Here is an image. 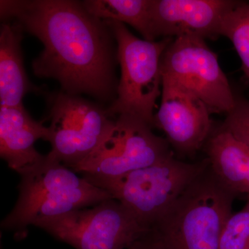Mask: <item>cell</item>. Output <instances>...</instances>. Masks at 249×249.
<instances>
[{"label": "cell", "instance_id": "1", "mask_svg": "<svg viewBox=\"0 0 249 249\" xmlns=\"http://www.w3.org/2000/svg\"><path fill=\"white\" fill-rule=\"evenodd\" d=\"M0 14L3 22L18 23L43 45L32 62L36 76L57 80L70 94L114 101V37L105 21L90 15L82 1L1 0Z\"/></svg>", "mask_w": 249, "mask_h": 249}, {"label": "cell", "instance_id": "2", "mask_svg": "<svg viewBox=\"0 0 249 249\" xmlns=\"http://www.w3.org/2000/svg\"><path fill=\"white\" fill-rule=\"evenodd\" d=\"M20 177L17 202L1 224L19 240L38 221L113 199L106 190L47 155Z\"/></svg>", "mask_w": 249, "mask_h": 249}, {"label": "cell", "instance_id": "3", "mask_svg": "<svg viewBox=\"0 0 249 249\" xmlns=\"http://www.w3.org/2000/svg\"><path fill=\"white\" fill-rule=\"evenodd\" d=\"M237 195L209 165L183 192L153 228L165 249H219Z\"/></svg>", "mask_w": 249, "mask_h": 249}, {"label": "cell", "instance_id": "4", "mask_svg": "<svg viewBox=\"0 0 249 249\" xmlns=\"http://www.w3.org/2000/svg\"><path fill=\"white\" fill-rule=\"evenodd\" d=\"M209 165L207 159L187 163L173 155L117 178L86 174L83 176L107 191L144 227L152 230L170 206Z\"/></svg>", "mask_w": 249, "mask_h": 249}, {"label": "cell", "instance_id": "5", "mask_svg": "<svg viewBox=\"0 0 249 249\" xmlns=\"http://www.w3.org/2000/svg\"><path fill=\"white\" fill-rule=\"evenodd\" d=\"M104 21L115 39L121 71L116 97L107 108V112L114 118L134 116L153 128L157 99L161 96V59L174 38L142 40L123 23Z\"/></svg>", "mask_w": 249, "mask_h": 249}, {"label": "cell", "instance_id": "6", "mask_svg": "<svg viewBox=\"0 0 249 249\" xmlns=\"http://www.w3.org/2000/svg\"><path fill=\"white\" fill-rule=\"evenodd\" d=\"M34 227L76 249H127L150 231L114 199L42 219Z\"/></svg>", "mask_w": 249, "mask_h": 249}, {"label": "cell", "instance_id": "7", "mask_svg": "<svg viewBox=\"0 0 249 249\" xmlns=\"http://www.w3.org/2000/svg\"><path fill=\"white\" fill-rule=\"evenodd\" d=\"M49 119L47 156L71 169L99 146L116 118L101 105L61 91L50 98Z\"/></svg>", "mask_w": 249, "mask_h": 249}, {"label": "cell", "instance_id": "8", "mask_svg": "<svg viewBox=\"0 0 249 249\" xmlns=\"http://www.w3.org/2000/svg\"><path fill=\"white\" fill-rule=\"evenodd\" d=\"M152 129L134 116H117L99 146L71 170L82 175L117 178L175 155L168 141Z\"/></svg>", "mask_w": 249, "mask_h": 249}, {"label": "cell", "instance_id": "9", "mask_svg": "<svg viewBox=\"0 0 249 249\" xmlns=\"http://www.w3.org/2000/svg\"><path fill=\"white\" fill-rule=\"evenodd\" d=\"M162 76L188 90L207 106L211 114H229L236 95L204 39L196 36L174 38L161 59Z\"/></svg>", "mask_w": 249, "mask_h": 249}, {"label": "cell", "instance_id": "10", "mask_svg": "<svg viewBox=\"0 0 249 249\" xmlns=\"http://www.w3.org/2000/svg\"><path fill=\"white\" fill-rule=\"evenodd\" d=\"M162 77L161 100L154 127L164 132L178 156L191 157L205 145L212 134L211 112L193 93Z\"/></svg>", "mask_w": 249, "mask_h": 249}, {"label": "cell", "instance_id": "11", "mask_svg": "<svg viewBox=\"0 0 249 249\" xmlns=\"http://www.w3.org/2000/svg\"><path fill=\"white\" fill-rule=\"evenodd\" d=\"M235 0H152V30L159 37L216 40L224 15Z\"/></svg>", "mask_w": 249, "mask_h": 249}, {"label": "cell", "instance_id": "12", "mask_svg": "<svg viewBox=\"0 0 249 249\" xmlns=\"http://www.w3.org/2000/svg\"><path fill=\"white\" fill-rule=\"evenodd\" d=\"M48 135V127L34 120L23 104L0 106V156L19 175L45 160L35 143L40 139L47 141Z\"/></svg>", "mask_w": 249, "mask_h": 249}, {"label": "cell", "instance_id": "13", "mask_svg": "<svg viewBox=\"0 0 249 249\" xmlns=\"http://www.w3.org/2000/svg\"><path fill=\"white\" fill-rule=\"evenodd\" d=\"M209 166L216 178L237 196H249V146L218 127L205 144Z\"/></svg>", "mask_w": 249, "mask_h": 249}, {"label": "cell", "instance_id": "14", "mask_svg": "<svg viewBox=\"0 0 249 249\" xmlns=\"http://www.w3.org/2000/svg\"><path fill=\"white\" fill-rule=\"evenodd\" d=\"M23 29L18 23L3 22L0 28V103L14 107L22 104L28 92L36 91L23 64L21 42Z\"/></svg>", "mask_w": 249, "mask_h": 249}, {"label": "cell", "instance_id": "15", "mask_svg": "<svg viewBox=\"0 0 249 249\" xmlns=\"http://www.w3.org/2000/svg\"><path fill=\"white\" fill-rule=\"evenodd\" d=\"M152 0H86L82 4L93 17L129 24L144 40L155 41L152 30Z\"/></svg>", "mask_w": 249, "mask_h": 249}, {"label": "cell", "instance_id": "16", "mask_svg": "<svg viewBox=\"0 0 249 249\" xmlns=\"http://www.w3.org/2000/svg\"><path fill=\"white\" fill-rule=\"evenodd\" d=\"M219 34L229 38L235 47L249 84V2L236 1L223 16Z\"/></svg>", "mask_w": 249, "mask_h": 249}, {"label": "cell", "instance_id": "17", "mask_svg": "<svg viewBox=\"0 0 249 249\" xmlns=\"http://www.w3.org/2000/svg\"><path fill=\"white\" fill-rule=\"evenodd\" d=\"M219 249H249V196L243 209L228 218Z\"/></svg>", "mask_w": 249, "mask_h": 249}, {"label": "cell", "instance_id": "18", "mask_svg": "<svg viewBox=\"0 0 249 249\" xmlns=\"http://www.w3.org/2000/svg\"><path fill=\"white\" fill-rule=\"evenodd\" d=\"M226 116L219 128L230 132L249 146V100L236 96L233 109Z\"/></svg>", "mask_w": 249, "mask_h": 249}, {"label": "cell", "instance_id": "19", "mask_svg": "<svg viewBox=\"0 0 249 249\" xmlns=\"http://www.w3.org/2000/svg\"><path fill=\"white\" fill-rule=\"evenodd\" d=\"M127 249H165L158 234L154 229L144 234Z\"/></svg>", "mask_w": 249, "mask_h": 249}]
</instances>
